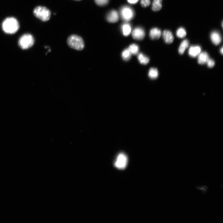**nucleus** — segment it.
Segmentation results:
<instances>
[{
    "mask_svg": "<svg viewBox=\"0 0 223 223\" xmlns=\"http://www.w3.org/2000/svg\"><path fill=\"white\" fill-rule=\"evenodd\" d=\"M96 3L100 6H103L107 5L109 0H95Z\"/></svg>",
    "mask_w": 223,
    "mask_h": 223,
    "instance_id": "nucleus-22",
    "label": "nucleus"
},
{
    "mask_svg": "<svg viewBox=\"0 0 223 223\" xmlns=\"http://www.w3.org/2000/svg\"><path fill=\"white\" fill-rule=\"evenodd\" d=\"M34 15L43 21L46 22L50 18V11L45 7L39 6L36 7L33 10Z\"/></svg>",
    "mask_w": 223,
    "mask_h": 223,
    "instance_id": "nucleus-3",
    "label": "nucleus"
},
{
    "mask_svg": "<svg viewBox=\"0 0 223 223\" xmlns=\"http://www.w3.org/2000/svg\"><path fill=\"white\" fill-rule=\"evenodd\" d=\"M220 52L221 54H223V49L222 47L220 50Z\"/></svg>",
    "mask_w": 223,
    "mask_h": 223,
    "instance_id": "nucleus-26",
    "label": "nucleus"
},
{
    "mask_svg": "<svg viewBox=\"0 0 223 223\" xmlns=\"http://www.w3.org/2000/svg\"><path fill=\"white\" fill-rule=\"evenodd\" d=\"M122 30L123 35L125 36H127L129 35L131 32V26L128 23H125L122 26Z\"/></svg>",
    "mask_w": 223,
    "mask_h": 223,
    "instance_id": "nucleus-16",
    "label": "nucleus"
},
{
    "mask_svg": "<svg viewBox=\"0 0 223 223\" xmlns=\"http://www.w3.org/2000/svg\"><path fill=\"white\" fill-rule=\"evenodd\" d=\"M131 54L135 55L137 54L139 51V47L136 45L133 44L130 45L128 49Z\"/></svg>",
    "mask_w": 223,
    "mask_h": 223,
    "instance_id": "nucleus-21",
    "label": "nucleus"
},
{
    "mask_svg": "<svg viewBox=\"0 0 223 223\" xmlns=\"http://www.w3.org/2000/svg\"><path fill=\"white\" fill-rule=\"evenodd\" d=\"M120 14L122 19L126 22L131 20L134 18V15L133 10L127 6H123L121 8Z\"/></svg>",
    "mask_w": 223,
    "mask_h": 223,
    "instance_id": "nucleus-6",
    "label": "nucleus"
},
{
    "mask_svg": "<svg viewBox=\"0 0 223 223\" xmlns=\"http://www.w3.org/2000/svg\"><path fill=\"white\" fill-rule=\"evenodd\" d=\"M34 39L33 36L29 33L25 34L20 38L18 44L21 48L26 49L31 47L34 43Z\"/></svg>",
    "mask_w": 223,
    "mask_h": 223,
    "instance_id": "nucleus-4",
    "label": "nucleus"
},
{
    "mask_svg": "<svg viewBox=\"0 0 223 223\" xmlns=\"http://www.w3.org/2000/svg\"><path fill=\"white\" fill-rule=\"evenodd\" d=\"M19 28V24L18 21L13 17L6 18L2 23V29L7 34H14L17 32Z\"/></svg>",
    "mask_w": 223,
    "mask_h": 223,
    "instance_id": "nucleus-1",
    "label": "nucleus"
},
{
    "mask_svg": "<svg viewBox=\"0 0 223 223\" xmlns=\"http://www.w3.org/2000/svg\"><path fill=\"white\" fill-rule=\"evenodd\" d=\"M133 38L137 40H142L143 39L145 36V33L143 29L141 27L135 28L132 33Z\"/></svg>",
    "mask_w": 223,
    "mask_h": 223,
    "instance_id": "nucleus-7",
    "label": "nucleus"
},
{
    "mask_svg": "<svg viewBox=\"0 0 223 223\" xmlns=\"http://www.w3.org/2000/svg\"><path fill=\"white\" fill-rule=\"evenodd\" d=\"M128 163L127 156L123 153L120 154L115 163V166L119 170H123L127 167Z\"/></svg>",
    "mask_w": 223,
    "mask_h": 223,
    "instance_id": "nucleus-5",
    "label": "nucleus"
},
{
    "mask_svg": "<svg viewBox=\"0 0 223 223\" xmlns=\"http://www.w3.org/2000/svg\"><path fill=\"white\" fill-rule=\"evenodd\" d=\"M148 74L149 77L151 79L155 80L158 77V71L157 68H152L150 69Z\"/></svg>",
    "mask_w": 223,
    "mask_h": 223,
    "instance_id": "nucleus-18",
    "label": "nucleus"
},
{
    "mask_svg": "<svg viewBox=\"0 0 223 223\" xmlns=\"http://www.w3.org/2000/svg\"><path fill=\"white\" fill-rule=\"evenodd\" d=\"M76 1H80V0H76Z\"/></svg>",
    "mask_w": 223,
    "mask_h": 223,
    "instance_id": "nucleus-27",
    "label": "nucleus"
},
{
    "mask_svg": "<svg viewBox=\"0 0 223 223\" xmlns=\"http://www.w3.org/2000/svg\"><path fill=\"white\" fill-rule=\"evenodd\" d=\"M131 54L128 49H126L123 52L122 57L123 60L126 61H127L131 59Z\"/></svg>",
    "mask_w": 223,
    "mask_h": 223,
    "instance_id": "nucleus-20",
    "label": "nucleus"
},
{
    "mask_svg": "<svg viewBox=\"0 0 223 223\" xmlns=\"http://www.w3.org/2000/svg\"><path fill=\"white\" fill-rule=\"evenodd\" d=\"M163 38L165 42L167 44L172 43L174 41V36L172 32L170 30H166L162 34Z\"/></svg>",
    "mask_w": 223,
    "mask_h": 223,
    "instance_id": "nucleus-9",
    "label": "nucleus"
},
{
    "mask_svg": "<svg viewBox=\"0 0 223 223\" xmlns=\"http://www.w3.org/2000/svg\"><path fill=\"white\" fill-rule=\"evenodd\" d=\"M201 48L199 46H192L189 49V54L191 57H196L201 53Z\"/></svg>",
    "mask_w": 223,
    "mask_h": 223,
    "instance_id": "nucleus-11",
    "label": "nucleus"
},
{
    "mask_svg": "<svg viewBox=\"0 0 223 223\" xmlns=\"http://www.w3.org/2000/svg\"><path fill=\"white\" fill-rule=\"evenodd\" d=\"M206 64H207V66L209 68L213 67L215 65V62L214 61L210 58L208 59Z\"/></svg>",
    "mask_w": 223,
    "mask_h": 223,
    "instance_id": "nucleus-24",
    "label": "nucleus"
},
{
    "mask_svg": "<svg viewBox=\"0 0 223 223\" xmlns=\"http://www.w3.org/2000/svg\"><path fill=\"white\" fill-rule=\"evenodd\" d=\"M162 34L161 30L157 28L152 29L150 32V36L151 39L153 40L158 39Z\"/></svg>",
    "mask_w": 223,
    "mask_h": 223,
    "instance_id": "nucleus-12",
    "label": "nucleus"
},
{
    "mask_svg": "<svg viewBox=\"0 0 223 223\" xmlns=\"http://www.w3.org/2000/svg\"><path fill=\"white\" fill-rule=\"evenodd\" d=\"M209 58V54L205 52L201 53L198 56V62L200 65H204Z\"/></svg>",
    "mask_w": 223,
    "mask_h": 223,
    "instance_id": "nucleus-13",
    "label": "nucleus"
},
{
    "mask_svg": "<svg viewBox=\"0 0 223 223\" xmlns=\"http://www.w3.org/2000/svg\"><path fill=\"white\" fill-rule=\"evenodd\" d=\"M210 39L213 44L215 45L220 44L222 40V38L220 33L216 31L212 32L210 34Z\"/></svg>",
    "mask_w": 223,
    "mask_h": 223,
    "instance_id": "nucleus-10",
    "label": "nucleus"
},
{
    "mask_svg": "<svg viewBox=\"0 0 223 223\" xmlns=\"http://www.w3.org/2000/svg\"><path fill=\"white\" fill-rule=\"evenodd\" d=\"M151 3L150 0H141V6L146 8L149 6Z\"/></svg>",
    "mask_w": 223,
    "mask_h": 223,
    "instance_id": "nucleus-23",
    "label": "nucleus"
},
{
    "mask_svg": "<svg viewBox=\"0 0 223 223\" xmlns=\"http://www.w3.org/2000/svg\"><path fill=\"white\" fill-rule=\"evenodd\" d=\"M186 31L183 27L179 28L176 32V35L177 37L179 38H184L186 35Z\"/></svg>",
    "mask_w": 223,
    "mask_h": 223,
    "instance_id": "nucleus-19",
    "label": "nucleus"
},
{
    "mask_svg": "<svg viewBox=\"0 0 223 223\" xmlns=\"http://www.w3.org/2000/svg\"><path fill=\"white\" fill-rule=\"evenodd\" d=\"M128 2L131 4H135L137 3L139 0H127Z\"/></svg>",
    "mask_w": 223,
    "mask_h": 223,
    "instance_id": "nucleus-25",
    "label": "nucleus"
},
{
    "mask_svg": "<svg viewBox=\"0 0 223 223\" xmlns=\"http://www.w3.org/2000/svg\"><path fill=\"white\" fill-rule=\"evenodd\" d=\"M107 21L110 23H115L119 20L118 12L116 10H113L110 12L106 17Z\"/></svg>",
    "mask_w": 223,
    "mask_h": 223,
    "instance_id": "nucleus-8",
    "label": "nucleus"
},
{
    "mask_svg": "<svg viewBox=\"0 0 223 223\" xmlns=\"http://www.w3.org/2000/svg\"><path fill=\"white\" fill-rule=\"evenodd\" d=\"M137 58L139 63L142 65H146L150 61L149 58L142 53L138 54Z\"/></svg>",
    "mask_w": 223,
    "mask_h": 223,
    "instance_id": "nucleus-17",
    "label": "nucleus"
},
{
    "mask_svg": "<svg viewBox=\"0 0 223 223\" xmlns=\"http://www.w3.org/2000/svg\"><path fill=\"white\" fill-rule=\"evenodd\" d=\"M190 45L189 41L187 40H185L181 43L178 48V52L181 55L183 54L186 49L189 47Z\"/></svg>",
    "mask_w": 223,
    "mask_h": 223,
    "instance_id": "nucleus-14",
    "label": "nucleus"
},
{
    "mask_svg": "<svg viewBox=\"0 0 223 223\" xmlns=\"http://www.w3.org/2000/svg\"><path fill=\"white\" fill-rule=\"evenodd\" d=\"M67 43L70 48L79 51L83 50L85 46L84 41L81 37L75 34L72 35L68 37Z\"/></svg>",
    "mask_w": 223,
    "mask_h": 223,
    "instance_id": "nucleus-2",
    "label": "nucleus"
},
{
    "mask_svg": "<svg viewBox=\"0 0 223 223\" xmlns=\"http://www.w3.org/2000/svg\"><path fill=\"white\" fill-rule=\"evenodd\" d=\"M162 0H154L152 6V10L154 11H158L160 10L162 7Z\"/></svg>",
    "mask_w": 223,
    "mask_h": 223,
    "instance_id": "nucleus-15",
    "label": "nucleus"
}]
</instances>
